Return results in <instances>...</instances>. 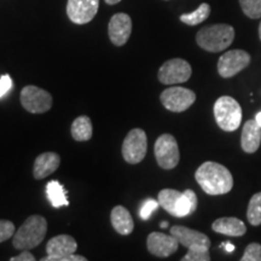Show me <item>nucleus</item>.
Listing matches in <instances>:
<instances>
[{
	"instance_id": "1",
	"label": "nucleus",
	"mask_w": 261,
	"mask_h": 261,
	"mask_svg": "<svg viewBox=\"0 0 261 261\" xmlns=\"http://www.w3.org/2000/svg\"><path fill=\"white\" fill-rule=\"evenodd\" d=\"M195 179L202 190L212 196L225 195L233 188L231 172L218 162L207 161L202 163L195 173Z\"/></svg>"
},
{
	"instance_id": "2",
	"label": "nucleus",
	"mask_w": 261,
	"mask_h": 261,
	"mask_svg": "<svg viewBox=\"0 0 261 261\" xmlns=\"http://www.w3.org/2000/svg\"><path fill=\"white\" fill-rule=\"evenodd\" d=\"M47 232V221L41 215L28 217L12 237V246L18 250H31L38 247Z\"/></svg>"
},
{
	"instance_id": "3",
	"label": "nucleus",
	"mask_w": 261,
	"mask_h": 261,
	"mask_svg": "<svg viewBox=\"0 0 261 261\" xmlns=\"http://www.w3.org/2000/svg\"><path fill=\"white\" fill-rule=\"evenodd\" d=\"M234 29L230 24L219 23L203 27L196 34V42L208 52H221L232 44Z\"/></svg>"
},
{
	"instance_id": "4",
	"label": "nucleus",
	"mask_w": 261,
	"mask_h": 261,
	"mask_svg": "<svg viewBox=\"0 0 261 261\" xmlns=\"http://www.w3.org/2000/svg\"><path fill=\"white\" fill-rule=\"evenodd\" d=\"M213 110L215 121L225 132H233L241 126L242 108L234 98L230 96L218 98Z\"/></svg>"
},
{
	"instance_id": "5",
	"label": "nucleus",
	"mask_w": 261,
	"mask_h": 261,
	"mask_svg": "<svg viewBox=\"0 0 261 261\" xmlns=\"http://www.w3.org/2000/svg\"><path fill=\"white\" fill-rule=\"evenodd\" d=\"M154 152L158 165L162 169L175 168L178 166L179 160H180L177 139L168 133L159 137L155 142Z\"/></svg>"
},
{
	"instance_id": "6",
	"label": "nucleus",
	"mask_w": 261,
	"mask_h": 261,
	"mask_svg": "<svg viewBox=\"0 0 261 261\" xmlns=\"http://www.w3.org/2000/svg\"><path fill=\"white\" fill-rule=\"evenodd\" d=\"M148 150V138L145 130L142 128H133L126 136L122 143V156L126 162L137 165L142 162Z\"/></svg>"
},
{
	"instance_id": "7",
	"label": "nucleus",
	"mask_w": 261,
	"mask_h": 261,
	"mask_svg": "<svg viewBox=\"0 0 261 261\" xmlns=\"http://www.w3.org/2000/svg\"><path fill=\"white\" fill-rule=\"evenodd\" d=\"M22 107L32 114H44L48 112L52 107V96L47 91L40 89V87L34 86V85H28L22 89L21 96Z\"/></svg>"
},
{
	"instance_id": "8",
	"label": "nucleus",
	"mask_w": 261,
	"mask_h": 261,
	"mask_svg": "<svg viewBox=\"0 0 261 261\" xmlns=\"http://www.w3.org/2000/svg\"><path fill=\"white\" fill-rule=\"evenodd\" d=\"M192 69L188 61L181 58H172L166 61L159 69L158 77L163 85H178L187 83L191 77Z\"/></svg>"
},
{
	"instance_id": "9",
	"label": "nucleus",
	"mask_w": 261,
	"mask_h": 261,
	"mask_svg": "<svg viewBox=\"0 0 261 261\" xmlns=\"http://www.w3.org/2000/svg\"><path fill=\"white\" fill-rule=\"evenodd\" d=\"M162 106L169 112L182 113L188 110L196 100L194 91L181 86H172L166 89L160 96Z\"/></svg>"
},
{
	"instance_id": "10",
	"label": "nucleus",
	"mask_w": 261,
	"mask_h": 261,
	"mask_svg": "<svg viewBox=\"0 0 261 261\" xmlns=\"http://www.w3.org/2000/svg\"><path fill=\"white\" fill-rule=\"evenodd\" d=\"M250 64V55L244 50H231L218 61V73L221 77H232Z\"/></svg>"
},
{
	"instance_id": "11",
	"label": "nucleus",
	"mask_w": 261,
	"mask_h": 261,
	"mask_svg": "<svg viewBox=\"0 0 261 261\" xmlns=\"http://www.w3.org/2000/svg\"><path fill=\"white\" fill-rule=\"evenodd\" d=\"M99 8V0H68L67 15L75 24H86L92 21Z\"/></svg>"
},
{
	"instance_id": "12",
	"label": "nucleus",
	"mask_w": 261,
	"mask_h": 261,
	"mask_svg": "<svg viewBox=\"0 0 261 261\" xmlns=\"http://www.w3.org/2000/svg\"><path fill=\"white\" fill-rule=\"evenodd\" d=\"M76 249L77 243L74 240V237L69 236V234H58L47 242V256L42 257L41 261H61L62 257L75 254Z\"/></svg>"
},
{
	"instance_id": "13",
	"label": "nucleus",
	"mask_w": 261,
	"mask_h": 261,
	"mask_svg": "<svg viewBox=\"0 0 261 261\" xmlns=\"http://www.w3.org/2000/svg\"><path fill=\"white\" fill-rule=\"evenodd\" d=\"M109 39L115 46H123L130 37L132 33V19L127 14L120 12L110 18L108 25Z\"/></svg>"
},
{
	"instance_id": "14",
	"label": "nucleus",
	"mask_w": 261,
	"mask_h": 261,
	"mask_svg": "<svg viewBox=\"0 0 261 261\" xmlns=\"http://www.w3.org/2000/svg\"><path fill=\"white\" fill-rule=\"evenodd\" d=\"M148 250L152 255L159 257H168L174 254L179 248L178 240L172 234L161 232H151L146 240Z\"/></svg>"
},
{
	"instance_id": "15",
	"label": "nucleus",
	"mask_w": 261,
	"mask_h": 261,
	"mask_svg": "<svg viewBox=\"0 0 261 261\" xmlns=\"http://www.w3.org/2000/svg\"><path fill=\"white\" fill-rule=\"evenodd\" d=\"M171 234L177 238L179 244L188 248V249L196 246L211 247V240L207 234L198 232L196 230H191L187 226H180V225L172 226Z\"/></svg>"
},
{
	"instance_id": "16",
	"label": "nucleus",
	"mask_w": 261,
	"mask_h": 261,
	"mask_svg": "<svg viewBox=\"0 0 261 261\" xmlns=\"http://www.w3.org/2000/svg\"><path fill=\"white\" fill-rule=\"evenodd\" d=\"M61 158L60 155L56 152L47 151L42 152L35 159L34 162V168H33V175L38 180L45 179L48 175H51L52 173L57 171V168L60 167Z\"/></svg>"
},
{
	"instance_id": "17",
	"label": "nucleus",
	"mask_w": 261,
	"mask_h": 261,
	"mask_svg": "<svg viewBox=\"0 0 261 261\" xmlns=\"http://www.w3.org/2000/svg\"><path fill=\"white\" fill-rule=\"evenodd\" d=\"M261 144V127L255 119L244 123L241 136V146L247 154H254Z\"/></svg>"
},
{
	"instance_id": "18",
	"label": "nucleus",
	"mask_w": 261,
	"mask_h": 261,
	"mask_svg": "<svg viewBox=\"0 0 261 261\" xmlns=\"http://www.w3.org/2000/svg\"><path fill=\"white\" fill-rule=\"evenodd\" d=\"M110 220H112L114 230L122 236L130 234L135 230V221L132 219V215L123 205H116L113 208Z\"/></svg>"
},
{
	"instance_id": "19",
	"label": "nucleus",
	"mask_w": 261,
	"mask_h": 261,
	"mask_svg": "<svg viewBox=\"0 0 261 261\" xmlns=\"http://www.w3.org/2000/svg\"><path fill=\"white\" fill-rule=\"evenodd\" d=\"M213 231L230 237H241L247 232V226L242 220L234 217H224L217 219L212 225Z\"/></svg>"
},
{
	"instance_id": "20",
	"label": "nucleus",
	"mask_w": 261,
	"mask_h": 261,
	"mask_svg": "<svg viewBox=\"0 0 261 261\" xmlns=\"http://www.w3.org/2000/svg\"><path fill=\"white\" fill-rule=\"evenodd\" d=\"M182 192L174 190V189H163L159 192V203L166 212L173 217L178 218V208L180 203Z\"/></svg>"
},
{
	"instance_id": "21",
	"label": "nucleus",
	"mask_w": 261,
	"mask_h": 261,
	"mask_svg": "<svg viewBox=\"0 0 261 261\" xmlns=\"http://www.w3.org/2000/svg\"><path fill=\"white\" fill-rule=\"evenodd\" d=\"M71 137L77 142H87L92 138L93 127L89 116H79L71 123Z\"/></svg>"
},
{
	"instance_id": "22",
	"label": "nucleus",
	"mask_w": 261,
	"mask_h": 261,
	"mask_svg": "<svg viewBox=\"0 0 261 261\" xmlns=\"http://www.w3.org/2000/svg\"><path fill=\"white\" fill-rule=\"evenodd\" d=\"M46 195L52 207L61 208L69 205V201L67 197V190L63 185L57 180H51L46 185Z\"/></svg>"
},
{
	"instance_id": "23",
	"label": "nucleus",
	"mask_w": 261,
	"mask_h": 261,
	"mask_svg": "<svg viewBox=\"0 0 261 261\" xmlns=\"http://www.w3.org/2000/svg\"><path fill=\"white\" fill-rule=\"evenodd\" d=\"M211 15V6L207 3H203L190 14H184L180 16V21L188 25H197L205 21Z\"/></svg>"
},
{
	"instance_id": "24",
	"label": "nucleus",
	"mask_w": 261,
	"mask_h": 261,
	"mask_svg": "<svg viewBox=\"0 0 261 261\" xmlns=\"http://www.w3.org/2000/svg\"><path fill=\"white\" fill-rule=\"evenodd\" d=\"M197 208V196L190 189L182 192L180 203L178 208V218H184L191 215Z\"/></svg>"
},
{
	"instance_id": "25",
	"label": "nucleus",
	"mask_w": 261,
	"mask_h": 261,
	"mask_svg": "<svg viewBox=\"0 0 261 261\" xmlns=\"http://www.w3.org/2000/svg\"><path fill=\"white\" fill-rule=\"evenodd\" d=\"M247 218L253 226L261 225V192H257L250 198L249 204H248Z\"/></svg>"
},
{
	"instance_id": "26",
	"label": "nucleus",
	"mask_w": 261,
	"mask_h": 261,
	"mask_svg": "<svg viewBox=\"0 0 261 261\" xmlns=\"http://www.w3.org/2000/svg\"><path fill=\"white\" fill-rule=\"evenodd\" d=\"M182 261H210V247L205 246H196L189 248L187 255L181 259Z\"/></svg>"
},
{
	"instance_id": "27",
	"label": "nucleus",
	"mask_w": 261,
	"mask_h": 261,
	"mask_svg": "<svg viewBox=\"0 0 261 261\" xmlns=\"http://www.w3.org/2000/svg\"><path fill=\"white\" fill-rule=\"evenodd\" d=\"M240 4L244 15L249 18L256 19L261 17V0H240Z\"/></svg>"
},
{
	"instance_id": "28",
	"label": "nucleus",
	"mask_w": 261,
	"mask_h": 261,
	"mask_svg": "<svg viewBox=\"0 0 261 261\" xmlns=\"http://www.w3.org/2000/svg\"><path fill=\"white\" fill-rule=\"evenodd\" d=\"M242 261H261V244L250 243L244 250Z\"/></svg>"
},
{
	"instance_id": "29",
	"label": "nucleus",
	"mask_w": 261,
	"mask_h": 261,
	"mask_svg": "<svg viewBox=\"0 0 261 261\" xmlns=\"http://www.w3.org/2000/svg\"><path fill=\"white\" fill-rule=\"evenodd\" d=\"M159 205H160L159 201L154 200V198H148V200H145L144 202H143L142 207H140V211H139L140 218H142L143 220H148L150 218V215H151L156 210H158Z\"/></svg>"
},
{
	"instance_id": "30",
	"label": "nucleus",
	"mask_w": 261,
	"mask_h": 261,
	"mask_svg": "<svg viewBox=\"0 0 261 261\" xmlns=\"http://www.w3.org/2000/svg\"><path fill=\"white\" fill-rule=\"evenodd\" d=\"M15 225L10 220H0V243L14 237Z\"/></svg>"
},
{
	"instance_id": "31",
	"label": "nucleus",
	"mask_w": 261,
	"mask_h": 261,
	"mask_svg": "<svg viewBox=\"0 0 261 261\" xmlns=\"http://www.w3.org/2000/svg\"><path fill=\"white\" fill-rule=\"evenodd\" d=\"M12 89V80L10 75L5 74L0 77V98L4 97Z\"/></svg>"
},
{
	"instance_id": "32",
	"label": "nucleus",
	"mask_w": 261,
	"mask_h": 261,
	"mask_svg": "<svg viewBox=\"0 0 261 261\" xmlns=\"http://www.w3.org/2000/svg\"><path fill=\"white\" fill-rule=\"evenodd\" d=\"M35 256L29 250H22V253L17 256H14L10 261H34Z\"/></svg>"
},
{
	"instance_id": "33",
	"label": "nucleus",
	"mask_w": 261,
	"mask_h": 261,
	"mask_svg": "<svg viewBox=\"0 0 261 261\" xmlns=\"http://www.w3.org/2000/svg\"><path fill=\"white\" fill-rule=\"evenodd\" d=\"M221 246L225 247V250H226V252H228V253L233 252V250H234V246H233V244H231V243L224 242L223 244H221Z\"/></svg>"
},
{
	"instance_id": "34",
	"label": "nucleus",
	"mask_w": 261,
	"mask_h": 261,
	"mask_svg": "<svg viewBox=\"0 0 261 261\" xmlns=\"http://www.w3.org/2000/svg\"><path fill=\"white\" fill-rule=\"evenodd\" d=\"M121 0H106V3L108 5H115L117 3H120Z\"/></svg>"
},
{
	"instance_id": "35",
	"label": "nucleus",
	"mask_w": 261,
	"mask_h": 261,
	"mask_svg": "<svg viewBox=\"0 0 261 261\" xmlns=\"http://www.w3.org/2000/svg\"><path fill=\"white\" fill-rule=\"evenodd\" d=\"M255 120H256L257 123H259L260 127H261V112L256 114V116H255Z\"/></svg>"
},
{
	"instance_id": "36",
	"label": "nucleus",
	"mask_w": 261,
	"mask_h": 261,
	"mask_svg": "<svg viewBox=\"0 0 261 261\" xmlns=\"http://www.w3.org/2000/svg\"><path fill=\"white\" fill-rule=\"evenodd\" d=\"M161 227H162V228L168 227V223H167V221H163V223H161Z\"/></svg>"
},
{
	"instance_id": "37",
	"label": "nucleus",
	"mask_w": 261,
	"mask_h": 261,
	"mask_svg": "<svg viewBox=\"0 0 261 261\" xmlns=\"http://www.w3.org/2000/svg\"><path fill=\"white\" fill-rule=\"evenodd\" d=\"M259 37H260V40H261V22H260V25H259Z\"/></svg>"
}]
</instances>
